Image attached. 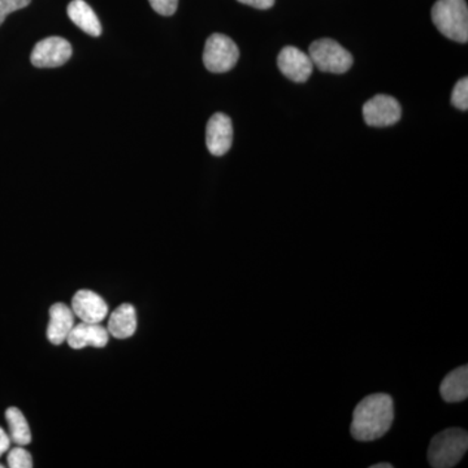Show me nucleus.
Returning <instances> with one entry per match:
<instances>
[{
  "label": "nucleus",
  "instance_id": "obj_1",
  "mask_svg": "<svg viewBox=\"0 0 468 468\" xmlns=\"http://www.w3.org/2000/svg\"><path fill=\"white\" fill-rule=\"evenodd\" d=\"M393 399L389 394L377 393L366 397L356 405L351 423V436L360 442L375 441L392 427Z\"/></svg>",
  "mask_w": 468,
  "mask_h": 468
},
{
  "label": "nucleus",
  "instance_id": "obj_2",
  "mask_svg": "<svg viewBox=\"0 0 468 468\" xmlns=\"http://www.w3.org/2000/svg\"><path fill=\"white\" fill-rule=\"evenodd\" d=\"M433 24L446 38L468 41V8L466 0H437L431 11Z\"/></svg>",
  "mask_w": 468,
  "mask_h": 468
},
{
  "label": "nucleus",
  "instance_id": "obj_3",
  "mask_svg": "<svg viewBox=\"0 0 468 468\" xmlns=\"http://www.w3.org/2000/svg\"><path fill=\"white\" fill-rule=\"evenodd\" d=\"M468 449V435L462 428H449L437 433L428 448V461L433 468H452L460 463Z\"/></svg>",
  "mask_w": 468,
  "mask_h": 468
},
{
  "label": "nucleus",
  "instance_id": "obj_4",
  "mask_svg": "<svg viewBox=\"0 0 468 468\" xmlns=\"http://www.w3.org/2000/svg\"><path fill=\"white\" fill-rule=\"evenodd\" d=\"M309 57L314 67L322 72L343 75L353 66V57L340 43L331 38L318 39L311 43Z\"/></svg>",
  "mask_w": 468,
  "mask_h": 468
},
{
  "label": "nucleus",
  "instance_id": "obj_5",
  "mask_svg": "<svg viewBox=\"0 0 468 468\" xmlns=\"http://www.w3.org/2000/svg\"><path fill=\"white\" fill-rule=\"evenodd\" d=\"M239 50L232 38L215 33L208 37L203 51V64L212 73L229 72L236 67Z\"/></svg>",
  "mask_w": 468,
  "mask_h": 468
},
{
  "label": "nucleus",
  "instance_id": "obj_6",
  "mask_svg": "<svg viewBox=\"0 0 468 468\" xmlns=\"http://www.w3.org/2000/svg\"><path fill=\"white\" fill-rule=\"evenodd\" d=\"M402 109L399 101L390 95H375L363 106L366 124L375 128H385L397 124L401 120Z\"/></svg>",
  "mask_w": 468,
  "mask_h": 468
},
{
  "label": "nucleus",
  "instance_id": "obj_7",
  "mask_svg": "<svg viewBox=\"0 0 468 468\" xmlns=\"http://www.w3.org/2000/svg\"><path fill=\"white\" fill-rule=\"evenodd\" d=\"M72 57V46L61 37H48L37 43L33 48L32 64L37 68H58L64 66Z\"/></svg>",
  "mask_w": 468,
  "mask_h": 468
},
{
  "label": "nucleus",
  "instance_id": "obj_8",
  "mask_svg": "<svg viewBox=\"0 0 468 468\" xmlns=\"http://www.w3.org/2000/svg\"><path fill=\"white\" fill-rule=\"evenodd\" d=\"M280 72L292 81L303 84L313 75L314 64L309 55L300 48L286 46L277 58Z\"/></svg>",
  "mask_w": 468,
  "mask_h": 468
},
{
  "label": "nucleus",
  "instance_id": "obj_9",
  "mask_svg": "<svg viewBox=\"0 0 468 468\" xmlns=\"http://www.w3.org/2000/svg\"><path fill=\"white\" fill-rule=\"evenodd\" d=\"M233 144L232 120L226 113L218 112L208 120L206 144L214 156L226 155Z\"/></svg>",
  "mask_w": 468,
  "mask_h": 468
},
{
  "label": "nucleus",
  "instance_id": "obj_10",
  "mask_svg": "<svg viewBox=\"0 0 468 468\" xmlns=\"http://www.w3.org/2000/svg\"><path fill=\"white\" fill-rule=\"evenodd\" d=\"M72 311L77 318L85 323L103 322L109 314V306L106 301L91 291L77 292L72 301Z\"/></svg>",
  "mask_w": 468,
  "mask_h": 468
},
{
  "label": "nucleus",
  "instance_id": "obj_11",
  "mask_svg": "<svg viewBox=\"0 0 468 468\" xmlns=\"http://www.w3.org/2000/svg\"><path fill=\"white\" fill-rule=\"evenodd\" d=\"M110 340V334L100 323H80L73 326L67 343L72 349H84L86 346L104 347Z\"/></svg>",
  "mask_w": 468,
  "mask_h": 468
},
{
  "label": "nucleus",
  "instance_id": "obj_12",
  "mask_svg": "<svg viewBox=\"0 0 468 468\" xmlns=\"http://www.w3.org/2000/svg\"><path fill=\"white\" fill-rule=\"evenodd\" d=\"M75 326V314L64 303H55L50 309V322L48 326V338L52 345H61Z\"/></svg>",
  "mask_w": 468,
  "mask_h": 468
},
{
  "label": "nucleus",
  "instance_id": "obj_13",
  "mask_svg": "<svg viewBox=\"0 0 468 468\" xmlns=\"http://www.w3.org/2000/svg\"><path fill=\"white\" fill-rule=\"evenodd\" d=\"M440 393L443 401L448 403H457L464 401L468 397V367L462 366L457 369H452L451 374L443 378Z\"/></svg>",
  "mask_w": 468,
  "mask_h": 468
},
{
  "label": "nucleus",
  "instance_id": "obj_14",
  "mask_svg": "<svg viewBox=\"0 0 468 468\" xmlns=\"http://www.w3.org/2000/svg\"><path fill=\"white\" fill-rule=\"evenodd\" d=\"M135 329H137V314L132 304H122L110 316L107 331L113 337L125 340L135 334Z\"/></svg>",
  "mask_w": 468,
  "mask_h": 468
},
{
  "label": "nucleus",
  "instance_id": "obj_15",
  "mask_svg": "<svg viewBox=\"0 0 468 468\" xmlns=\"http://www.w3.org/2000/svg\"><path fill=\"white\" fill-rule=\"evenodd\" d=\"M67 12L72 23L76 24V27H79L80 29L84 30L86 34L92 37L101 36L100 18L84 0H72L68 5Z\"/></svg>",
  "mask_w": 468,
  "mask_h": 468
},
{
  "label": "nucleus",
  "instance_id": "obj_16",
  "mask_svg": "<svg viewBox=\"0 0 468 468\" xmlns=\"http://www.w3.org/2000/svg\"><path fill=\"white\" fill-rule=\"evenodd\" d=\"M5 419L9 427V437L11 441L18 446H26L32 441L29 424H27L23 412L16 408H9L5 411Z\"/></svg>",
  "mask_w": 468,
  "mask_h": 468
},
{
  "label": "nucleus",
  "instance_id": "obj_17",
  "mask_svg": "<svg viewBox=\"0 0 468 468\" xmlns=\"http://www.w3.org/2000/svg\"><path fill=\"white\" fill-rule=\"evenodd\" d=\"M8 466L11 468H32L33 458L23 446L12 449L8 454Z\"/></svg>",
  "mask_w": 468,
  "mask_h": 468
},
{
  "label": "nucleus",
  "instance_id": "obj_18",
  "mask_svg": "<svg viewBox=\"0 0 468 468\" xmlns=\"http://www.w3.org/2000/svg\"><path fill=\"white\" fill-rule=\"evenodd\" d=\"M452 104L457 107L458 110H468V79L460 80L454 86V90L452 92Z\"/></svg>",
  "mask_w": 468,
  "mask_h": 468
},
{
  "label": "nucleus",
  "instance_id": "obj_19",
  "mask_svg": "<svg viewBox=\"0 0 468 468\" xmlns=\"http://www.w3.org/2000/svg\"><path fill=\"white\" fill-rule=\"evenodd\" d=\"M30 2L32 0H0V27L3 26L9 14L27 7Z\"/></svg>",
  "mask_w": 468,
  "mask_h": 468
},
{
  "label": "nucleus",
  "instance_id": "obj_20",
  "mask_svg": "<svg viewBox=\"0 0 468 468\" xmlns=\"http://www.w3.org/2000/svg\"><path fill=\"white\" fill-rule=\"evenodd\" d=\"M151 7L162 16H172L177 11L178 0H149Z\"/></svg>",
  "mask_w": 468,
  "mask_h": 468
},
{
  "label": "nucleus",
  "instance_id": "obj_21",
  "mask_svg": "<svg viewBox=\"0 0 468 468\" xmlns=\"http://www.w3.org/2000/svg\"><path fill=\"white\" fill-rule=\"evenodd\" d=\"M237 2L242 3V5H250L257 9H270L273 7L276 0H237Z\"/></svg>",
  "mask_w": 468,
  "mask_h": 468
},
{
  "label": "nucleus",
  "instance_id": "obj_22",
  "mask_svg": "<svg viewBox=\"0 0 468 468\" xmlns=\"http://www.w3.org/2000/svg\"><path fill=\"white\" fill-rule=\"evenodd\" d=\"M9 446H11V437L0 427V457L9 451Z\"/></svg>",
  "mask_w": 468,
  "mask_h": 468
},
{
  "label": "nucleus",
  "instance_id": "obj_23",
  "mask_svg": "<svg viewBox=\"0 0 468 468\" xmlns=\"http://www.w3.org/2000/svg\"><path fill=\"white\" fill-rule=\"evenodd\" d=\"M371 468H393V464L384 462V463L374 464V466H371Z\"/></svg>",
  "mask_w": 468,
  "mask_h": 468
},
{
  "label": "nucleus",
  "instance_id": "obj_24",
  "mask_svg": "<svg viewBox=\"0 0 468 468\" xmlns=\"http://www.w3.org/2000/svg\"><path fill=\"white\" fill-rule=\"evenodd\" d=\"M0 468H5V466H3V464H2V463H0Z\"/></svg>",
  "mask_w": 468,
  "mask_h": 468
}]
</instances>
